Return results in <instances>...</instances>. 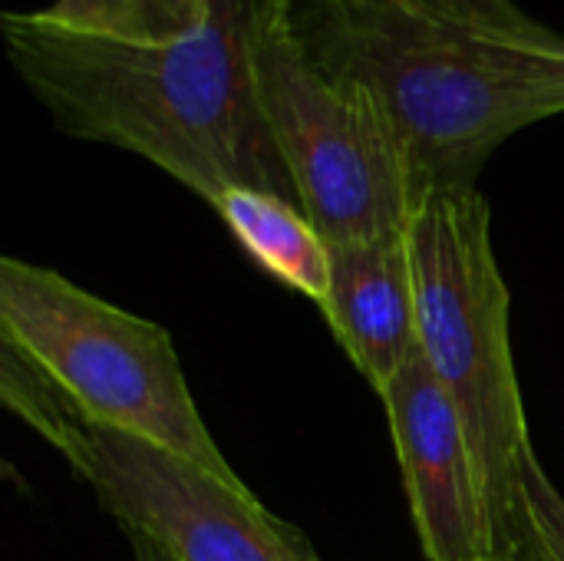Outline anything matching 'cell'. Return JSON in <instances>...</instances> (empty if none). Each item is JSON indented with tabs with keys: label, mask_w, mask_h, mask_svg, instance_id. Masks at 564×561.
<instances>
[{
	"label": "cell",
	"mask_w": 564,
	"mask_h": 561,
	"mask_svg": "<svg viewBox=\"0 0 564 561\" xmlns=\"http://www.w3.org/2000/svg\"><path fill=\"white\" fill-rule=\"evenodd\" d=\"M254 0H215L205 26L159 43H119L3 13V50L56 129L142 155L215 205L228 188L297 192L261 112L251 60ZM304 212V208H301Z\"/></svg>",
	"instance_id": "obj_1"
},
{
	"label": "cell",
	"mask_w": 564,
	"mask_h": 561,
	"mask_svg": "<svg viewBox=\"0 0 564 561\" xmlns=\"http://www.w3.org/2000/svg\"><path fill=\"white\" fill-rule=\"evenodd\" d=\"M311 56L390 116L430 188L476 185L516 132L564 112V40L449 20L400 0H288Z\"/></svg>",
	"instance_id": "obj_2"
},
{
	"label": "cell",
	"mask_w": 564,
	"mask_h": 561,
	"mask_svg": "<svg viewBox=\"0 0 564 561\" xmlns=\"http://www.w3.org/2000/svg\"><path fill=\"white\" fill-rule=\"evenodd\" d=\"M416 347L456 403L482 466L499 549H512L519 479L535 456L509 341V288L476 185L430 188L406 225Z\"/></svg>",
	"instance_id": "obj_3"
},
{
	"label": "cell",
	"mask_w": 564,
	"mask_h": 561,
	"mask_svg": "<svg viewBox=\"0 0 564 561\" xmlns=\"http://www.w3.org/2000/svg\"><path fill=\"white\" fill-rule=\"evenodd\" d=\"M251 60L271 139L327 245L403 235L423 198L416 169L383 106L311 56L288 0H254Z\"/></svg>",
	"instance_id": "obj_4"
},
{
	"label": "cell",
	"mask_w": 564,
	"mask_h": 561,
	"mask_svg": "<svg viewBox=\"0 0 564 561\" xmlns=\"http://www.w3.org/2000/svg\"><path fill=\"white\" fill-rule=\"evenodd\" d=\"M0 337L33 357L89 417L245 486L205 427L165 327L53 268L0 258Z\"/></svg>",
	"instance_id": "obj_5"
},
{
	"label": "cell",
	"mask_w": 564,
	"mask_h": 561,
	"mask_svg": "<svg viewBox=\"0 0 564 561\" xmlns=\"http://www.w3.org/2000/svg\"><path fill=\"white\" fill-rule=\"evenodd\" d=\"M73 473L122 532L152 539L172 561H321L248 486L155 443L93 427Z\"/></svg>",
	"instance_id": "obj_6"
},
{
	"label": "cell",
	"mask_w": 564,
	"mask_h": 561,
	"mask_svg": "<svg viewBox=\"0 0 564 561\" xmlns=\"http://www.w3.org/2000/svg\"><path fill=\"white\" fill-rule=\"evenodd\" d=\"M380 400L387 407L423 555L430 561H482L499 552L496 519L469 430L420 347Z\"/></svg>",
	"instance_id": "obj_7"
},
{
	"label": "cell",
	"mask_w": 564,
	"mask_h": 561,
	"mask_svg": "<svg viewBox=\"0 0 564 561\" xmlns=\"http://www.w3.org/2000/svg\"><path fill=\"white\" fill-rule=\"evenodd\" d=\"M321 314L364 380L383 397L400 367L416 354V301L406 231L330 245V294Z\"/></svg>",
	"instance_id": "obj_8"
},
{
	"label": "cell",
	"mask_w": 564,
	"mask_h": 561,
	"mask_svg": "<svg viewBox=\"0 0 564 561\" xmlns=\"http://www.w3.org/2000/svg\"><path fill=\"white\" fill-rule=\"evenodd\" d=\"M212 208L261 271L317 308L327 304L330 245L301 205L261 188H228Z\"/></svg>",
	"instance_id": "obj_9"
},
{
	"label": "cell",
	"mask_w": 564,
	"mask_h": 561,
	"mask_svg": "<svg viewBox=\"0 0 564 561\" xmlns=\"http://www.w3.org/2000/svg\"><path fill=\"white\" fill-rule=\"evenodd\" d=\"M215 0H53L50 23L119 43H175L208 23Z\"/></svg>",
	"instance_id": "obj_10"
},
{
	"label": "cell",
	"mask_w": 564,
	"mask_h": 561,
	"mask_svg": "<svg viewBox=\"0 0 564 561\" xmlns=\"http://www.w3.org/2000/svg\"><path fill=\"white\" fill-rule=\"evenodd\" d=\"M0 400L33 433H40L69 466L76 463L93 423L76 400L17 344L0 337Z\"/></svg>",
	"instance_id": "obj_11"
},
{
	"label": "cell",
	"mask_w": 564,
	"mask_h": 561,
	"mask_svg": "<svg viewBox=\"0 0 564 561\" xmlns=\"http://www.w3.org/2000/svg\"><path fill=\"white\" fill-rule=\"evenodd\" d=\"M509 552L525 561H564V496L539 456H529L519 479V519Z\"/></svg>",
	"instance_id": "obj_12"
},
{
	"label": "cell",
	"mask_w": 564,
	"mask_h": 561,
	"mask_svg": "<svg viewBox=\"0 0 564 561\" xmlns=\"http://www.w3.org/2000/svg\"><path fill=\"white\" fill-rule=\"evenodd\" d=\"M400 3H413L420 10H430V13H440L449 20H463V23H476L486 30H499V33H516V36H532V40L558 36L555 30H549L545 23L529 17L516 0H400Z\"/></svg>",
	"instance_id": "obj_13"
},
{
	"label": "cell",
	"mask_w": 564,
	"mask_h": 561,
	"mask_svg": "<svg viewBox=\"0 0 564 561\" xmlns=\"http://www.w3.org/2000/svg\"><path fill=\"white\" fill-rule=\"evenodd\" d=\"M126 539H129V549H132V559L135 561H172L152 539L139 536V532H126Z\"/></svg>",
	"instance_id": "obj_14"
},
{
	"label": "cell",
	"mask_w": 564,
	"mask_h": 561,
	"mask_svg": "<svg viewBox=\"0 0 564 561\" xmlns=\"http://www.w3.org/2000/svg\"><path fill=\"white\" fill-rule=\"evenodd\" d=\"M482 561H525L519 552H509V549H499V552H492V555H486Z\"/></svg>",
	"instance_id": "obj_15"
}]
</instances>
